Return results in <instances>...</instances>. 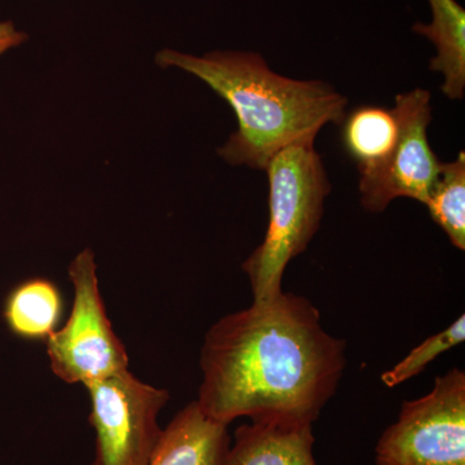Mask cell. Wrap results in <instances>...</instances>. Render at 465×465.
I'll list each match as a JSON object with an SVG mask.
<instances>
[{
    "label": "cell",
    "mask_w": 465,
    "mask_h": 465,
    "mask_svg": "<svg viewBox=\"0 0 465 465\" xmlns=\"http://www.w3.org/2000/svg\"><path fill=\"white\" fill-rule=\"evenodd\" d=\"M376 465H465V372L437 376L433 390L406 401L381 434Z\"/></svg>",
    "instance_id": "cell-5"
},
{
    "label": "cell",
    "mask_w": 465,
    "mask_h": 465,
    "mask_svg": "<svg viewBox=\"0 0 465 465\" xmlns=\"http://www.w3.org/2000/svg\"><path fill=\"white\" fill-rule=\"evenodd\" d=\"M341 145L356 164L360 183L371 182L384 170L399 142L400 125L393 108L361 105L347 112Z\"/></svg>",
    "instance_id": "cell-10"
},
{
    "label": "cell",
    "mask_w": 465,
    "mask_h": 465,
    "mask_svg": "<svg viewBox=\"0 0 465 465\" xmlns=\"http://www.w3.org/2000/svg\"><path fill=\"white\" fill-rule=\"evenodd\" d=\"M345 349L311 300L282 291L208 330L198 406L225 425L238 418L313 424L338 391Z\"/></svg>",
    "instance_id": "cell-1"
},
{
    "label": "cell",
    "mask_w": 465,
    "mask_h": 465,
    "mask_svg": "<svg viewBox=\"0 0 465 465\" xmlns=\"http://www.w3.org/2000/svg\"><path fill=\"white\" fill-rule=\"evenodd\" d=\"M67 273L74 290L72 312L66 323L45 341L47 354L58 379L87 387L128 370L130 358L106 313L92 250L81 251Z\"/></svg>",
    "instance_id": "cell-4"
},
{
    "label": "cell",
    "mask_w": 465,
    "mask_h": 465,
    "mask_svg": "<svg viewBox=\"0 0 465 465\" xmlns=\"http://www.w3.org/2000/svg\"><path fill=\"white\" fill-rule=\"evenodd\" d=\"M464 341L465 316L461 314L448 329L425 339L420 345L412 349L396 366L391 367L381 375V381L387 387H397L414 376L421 374L425 367L437 357L446 353L450 349L457 347Z\"/></svg>",
    "instance_id": "cell-14"
},
{
    "label": "cell",
    "mask_w": 465,
    "mask_h": 465,
    "mask_svg": "<svg viewBox=\"0 0 465 465\" xmlns=\"http://www.w3.org/2000/svg\"><path fill=\"white\" fill-rule=\"evenodd\" d=\"M432 94L423 88L396 96L394 113L400 134L387 166L371 182L360 183L361 203L370 213H382L397 198L425 204L439 174L440 163L428 140L432 122Z\"/></svg>",
    "instance_id": "cell-7"
},
{
    "label": "cell",
    "mask_w": 465,
    "mask_h": 465,
    "mask_svg": "<svg viewBox=\"0 0 465 465\" xmlns=\"http://www.w3.org/2000/svg\"><path fill=\"white\" fill-rule=\"evenodd\" d=\"M85 388L94 430L92 465H148L163 432L158 418L170 391L140 381L130 370Z\"/></svg>",
    "instance_id": "cell-6"
},
{
    "label": "cell",
    "mask_w": 465,
    "mask_h": 465,
    "mask_svg": "<svg viewBox=\"0 0 465 465\" xmlns=\"http://www.w3.org/2000/svg\"><path fill=\"white\" fill-rule=\"evenodd\" d=\"M269 180V224L262 243L242 264L253 302L282 292L291 260L307 251L320 229L332 185L314 142L281 150L265 168Z\"/></svg>",
    "instance_id": "cell-3"
},
{
    "label": "cell",
    "mask_w": 465,
    "mask_h": 465,
    "mask_svg": "<svg viewBox=\"0 0 465 465\" xmlns=\"http://www.w3.org/2000/svg\"><path fill=\"white\" fill-rule=\"evenodd\" d=\"M432 23L415 24L412 30L430 39L437 54L430 69L443 75L442 94L461 100L465 92V11L457 0H428Z\"/></svg>",
    "instance_id": "cell-11"
},
{
    "label": "cell",
    "mask_w": 465,
    "mask_h": 465,
    "mask_svg": "<svg viewBox=\"0 0 465 465\" xmlns=\"http://www.w3.org/2000/svg\"><path fill=\"white\" fill-rule=\"evenodd\" d=\"M27 35L20 32L12 21H2L0 23V54L18 47L26 42Z\"/></svg>",
    "instance_id": "cell-15"
},
{
    "label": "cell",
    "mask_w": 465,
    "mask_h": 465,
    "mask_svg": "<svg viewBox=\"0 0 465 465\" xmlns=\"http://www.w3.org/2000/svg\"><path fill=\"white\" fill-rule=\"evenodd\" d=\"M5 323L18 338L47 341L63 316V298L56 284L33 278L18 284L5 299Z\"/></svg>",
    "instance_id": "cell-12"
},
{
    "label": "cell",
    "mask_w": 465,
    "mask_h": 465,
    "mask_svg": "<svg viewBox=\"0 0 465 465\" xmlns=\"http://www.w3.org/2000/svg\"><path fill=\"white\" fill-rule=\"evenodd\" d=\"M157 64L197 76L234 110L238 130L219 149L220 157L232 166L265 171L281 150L316 142L324 125H341L347 114V97L331 84L278 74L256 52L194 56L163 50Z\"/></svg>",
    "instance_id": "cell-2"
},
{
    "label": "cell",
    "mask_w": 465,
    "mask_h": 465,
    "mask_svg": "<svg viewBox=\"0 0 465 465\" xmlns=\"http://www.w3.org/2000/svg\"><path fill=\"white\" fill-rule=\"evenodd\" d=\"M433 222L442 228L452 246L465 250V154L440 163L436 182L425 202Z\"/></svg>",
    "instance_id": "cell-13"
},
{
    "label": "cell",
    "mask_w": 465,
    "mask_h": 465,
    "mask_svg": "<svg viewBox=\"0 0 465 465\" xmlns=\"http://www.w3.org/2000/svg\"><path fill=\"white\" fill-rule=\"evenodd\" d=\"M312 425L293 421L241 425L223 465H317Z\"/></svg>",
    "instance_id": "cell-8"
},
{
    "label": "cell",
    "mask_w": 465,
    "mask_h": 465,
    "mask_svg": "<svg viewBox=\"0 0 465 465\" xmlns=\"http://www.w3.org/2000/svg\"><path fill=\"white\" fill-rule=\"evenodd\" d=\"M228 425L208 418L197 401L163 428L148 465H223L231 448Z\"/></svg>",
    "instance_id": "cell-9"
}]
</instances>
